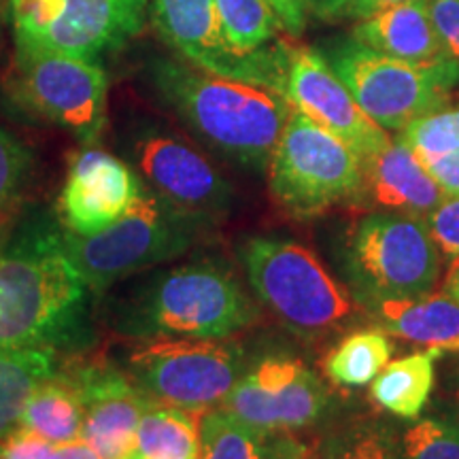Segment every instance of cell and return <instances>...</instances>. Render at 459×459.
Masks as SVG:
<instances>
[{
  "instance_id": "6da1fadb",
  "label": "cell",
  "mask_w": 459,
  "mask_h": 459,
  "mask_svg": "<svg viewBox=\"0 0 459 459\" xmlns=\"http://www.w3.org/2000/svg\"><path fill=\"white\" fill-rule=\"evenodd\" d=\"M90 287L49 223H26L0 247V349L56 351L83 338Z\"/></svg>"
},
{
  "instance_id": "7a4b0ae2",
  "label": "cell",
  "mask_w": 459,
  "mask_h": 459,
  "mask_svg": "<svg viewBox=\"0 0 459 459\" xmlns=\"http://www.w3.org/2000/svg\"><path fill=\"white\" fill-rule=\"evenodd\" d=\"M158 94L206 145L245 169H268L294 108L277 90L158 60L152 66Z\"/></svg>"
},
{
  "instance_id": "3957f363",
  "label": "cell",
  "mask_w": 459,
  "mask_h": 459,
  "mask_svg": "<svg viewBox=\"0 0 459 459\" xmlns=\"http://www.w3.org/2000/svg\"><path fill=\"white\" fill-rule=\"evenodd\" d=\"M257 319L254 300L226 266L192 262L160 274L132 296L119 317L130 336L223 341Z\"/></svg>"
},
{
  "instance_id": "277c9868",
  "label": "cell",
  "mask_w": 459,
  "mask_h": 459,
  "mask_svg": "<svg viewBox=\"0 0 459 459\" xmlns=\"http://www.w3.org/2000/svg\"><path fill=\"white\" fill-rule=\"evenodd\" d=\"M240 260L257 300L294 334L324 336L353 317L349 291L308 247L290 238L251 237Z\"/></svg>"
},
{
  "instance_id": "5b68a950",
  "label": "cell",
  "mask_w": 459,
  "mask_h": 459,
  "mask_svg": "<svg viewBox=\"0 0 459 459\" xmlns=\"http://www.w3.org/2000/svg\"><path fill=\"white\" fill-rule=\"evenodd\" d=\"M342 273L366 308L432 294L440 277L438 247L426 221L400 213H368L349 230Z\"/></svg>"
},
{
  "instance_id": "8992f818",
  "label": "cell",
  "mask_w": 459,
  "mask_h": 459,
  "mask_svg": "<svg viewBox=\"0 0 459 459\" xmlns=\"http://www.w3.org/2000/svg\"><path fill=\"white\" fill-rule=\"evenodd\" d=\"M321 54L361 111L385 132H402L415 119L445 107L459 85V66L453 60L409 65L353 37L328 43Z\"/></svg>"
},
{
  "instance_id": "52a82bcc",
  "label": "cell",
  "mask_w": 459,
  "mask_h": 459,
  "mask_svg": "<svg viewBox=\"0 0 459 459\" xmlns=\"http://www.w3.org/2000/svg\"><path fill=\"white\" fill-rule=\"evenodd\" d=\"M203 223L179 213L145 187L122 220L94 237L65 234L68 255L91 294H100L192 247Z\"/></svg>"
},
{
  "instance_id": "ba28073f",
  "label": "cell",
  "mask_w": 459,
  "mask_h": 459,
  "mask_svg": "<svg viewBox=\"0 0 459 459\" xmlns=\"http://www.w3.org/2000/svg\"><path fill=\"white\" fill-rule=\"evenodd\" d=\"M359 179L358 153L294 108L268 162L274 200L290 215L308 220L351 203Z\"/></svg>"
},
{
  "instance_id": "9c48e42d",
  "label": "cell",
  "mask_w": 459,
  "mask_h": 459,
  "mask_svg": "<svg viewBox=\"0 0 459 459\" xmlns=\"http://www.w3.org/2000/svg\"><path fill=\"white\" fill-rule=\"evenodd\" d=\"M249 366L237 342L153 336L128 355V377L149 400L209 411L220 406Z\"/></svg>"
},
{
  "instance_id": "30bf717a",
  "label": "cell",
  "mask_w": 459,
  "mask_h": 459,
  "mask_svg": "<svg viewBox=\"0 0 459 459\" xmlns=\"http://www.w3.org/2000/svg\"><path fill=\"white\" fill-rule=\"evenodd\" d=\"M149 0H9L15 48L94 57L143 30Z\"/></svg>"
},
{
  "instance_id": "8fae6325",
  "label": "cell",
  "mask_w": 459,
  "mask_h": 459,
  "mask_svg": "<svg viewBox=\"0 0 459 459\" xmlns=\"http://www.w3.org/2000/svg\"><path fill=\"white\" fill-rule=\"evenodd\" d=\"M13 91L39 117L94 143L107 122L108 79L100 60L15 48Z\"/></svg>"
},
{
  "instance_id": "7c38bea8",
  "label": "cell",
  "mask_w": 459,
  "mask_h": 459,
  "mask_svg": "<svg viewBox=\"0 0 459 459\" xmlns=\"http://www.w3.org/2000/svg\"><path fill=\"white\" fill-rule=\"evenodd\" d=\"M149 9L160 37L189 65L283 91L290 45L274 43L249 56L234 51L221 32L215 0H149Z\"/></svg>"
},
{
  "instance_id": "4fadbf2b",
  "label": "cell",
  "mask_w": 459,
  "mask_h": 459,
  "mask_svg": "<svg viewBox=\"0 0 459 459\" xmlns=\"http://www.w3.org/2000/svg\"><path fill=\"white\" fill-rule=\"evenodd\" d=\"M330 392L291 355H268L247 366L220 409L266 436L311 428L328 411Z\"/></svg>"
},
{
  "instance_id": "5bb4252c",
  "label": "cell",
  "mask_w": 459,
  "mask_h": 459,
  "mask_svg": "<svg viewBox=\"0 0 459 459\" xmlns=\"http://www.w3.org/2000/svg\"><path fill=\"white\" fill-rule=\"evenodd\" d=\"M134 160L152 192L179 213L206 226L228 213L232 187L189 143L147 130L134 143Z\"/></svg>"
},
{
  "instance_id": "9a60e30c",
  "label": "cell",
  "mask_w": 459,
  "mask_h": 459,
  "mask_svg": "<svg viewBox=\"0 0 459 459\" xmlns=\"http://www.w3.org/2000/svg\"><path fill=\"white\" fill-rule=\"evenodd\" d=\"M281 94L291 108L347 143L359 158L370 156L389 143L387 132L361 111L319 49L290 45Z\"/></svg>"
},
{
  "instance_id": "2e32d148",
  "label": "cell",
  "mask_w": 459,
  "mask_h": 459,
  "mask_svg": "<svg viewBox=\"0 0 459 459\" xmlns=\"http://www.w3.org/2000/svg\"><path fill=\"white\" fill-rule=\"evenodd\" d=\"M143 189V181L122 160L102 149H85L73 160L62 187V226L74 237H94L122 220Z\"/></svg>"
},
{
  "instance_id": "e0dca14e",
  "label": "cell",
  "mask_w": 459,
  "mask_h": 459,
  "mask_svg": "<svg viewBox=\"0 0 459 459\" xmlns=\"http://www.w3.org/2000/svg\"><path fill=\"white\" fill-rule=\"evenodd\" d=\"M83 400L82 440L102 459H128L149 400L128 372L91 364L68 372Z\"/></svg>"
},
{
  "instance_id": "ac0fdd59",
  "label": "cell",
  "mask_w": 459,
  "mask_h": 459,
  "mask_svg": "<svg viewBox=\"0 0 459 459\" xmlns=\"http://www.w3.org/2000/svg\"><path fill=\"white\" fill-rule=\"evenodd\" d=\"M446 196L411 147L398 139L361 158V179L353 200L372 213H400L426 220Z\"/></svg>"
},
{
  "instance_id": "d6986e66",
  "label": "cell",
  "mask_w": 459,
  "mask_h": 459,
  "mask_svg": "<svg viewBox=\"0 0 459 459\" xmlns=\"http://www.w3.org/2000/svg\"><path fill=\"white\" fill-rule=\"evenodd\" d=\"M351 37L378 54L409 65H436L451 60L434 26L429 0H411L378 11L359 20Z\"/></svg>"
},
{
  "instance_id": "ffe728a7",
  "label": "cell",
  "mask_w": 459,
  "mask_h": 459,
  "mask_svg": "<svg viewBox=\"0 0 459 459\" xmlns=\"http://www.w3.org/2000/svg\"><path fill=\"white\" fill-rule=\"evenodd\" d=\"M370 311H375L385 334L443 351H459V300L449 294L385 300Z\"/></svg>"
},
{
  "instance_id": "44dd1931",
  "label": "cell",
  "mask_w": 459,
  "mask_h": 459,
  "mask_svg": "<svg viewBox=\"0 0 459 459\" xmlns=\"http://www.w3.org/2000/svg\"><path fill=\"white\" fill-rule=\"evenodd\" d=\"M443 349L428 347L389 364L370 383V398L400 419H417L426 409L436 381V359Z\"/></svg>"
},
{
  "instance_id": "7402d4cb",
  "label": "cell",
  "mask_w": 459,
  "mask_h": 459,
  "mask_svg": "<svg viewBox=\"0 0 459 459\" xmlns=\"http://www.w3.org/2000/svg\"><path fill=\"white\" fill-rule=\"evenodd\" d=\"M83 400L68 375L45 378L28 395L20 428L32 429L54 445L82 438Z\"/></svg>"
},
{
  "instance_id": "603a6c76",
  "label": "cell",
  "mask_w": 459,
  "mask_h": 459,
  "mask_svg": "<svg viewBox=\"0 0 459 459\" xmlns=\"http://www.w3.org/2000/svg\"><path fill=\"white\" fill-rule=\"evenodd\" d=\"M203 412L152 402L143 412L128 459H198Z\"/></svg>"
},
{
  "instance_id": "cb8c5ba5",
  "label": "cell",
  "mask_w": 459,
  "mask_h": 459,
  "mask_svg": "<svg viewBox=\"0 0 459 459\" xmlns=\"http://www.w3.org/2000/svg\"><path fill=\"white\" fill-rule=\"evenodd\" d=\"M57 372L56 351L0 349V440L20 428L28 395L39 383Z\"/></svg>"
},
{
  "instance_id": "d4e9b609",
  "label": "cell",
  "mask_w": 459,
  "mask_h": 459,
  "mask_svg": "<svg viewBox=\"0 0 459 459\" xmlns=\"http://www.w3.org/2000/svg\"><path fill=\"white\" fill-rule=\"evenodd\" d=\"M394 344L385 332L361 330L342 338L334 351L324 361L325 377L342 387H361L375 381V377L389 364Z\"/></svg>"
},
{
  "instance_id": "484cf974",
  "label": "cell",
  "mask_w": 459,
  "mask_h": 459,
  "mask_svg": "<svg viewBox=\"0 0 459 459\" xmlns=\"http://www.w3.org/2000/svg\"><path fill=\"white\" fill-rule=\"evenodd\" d=\"M273 440L215 406L200 417L198 459H273Z\"/></svg>"
},
{
  "instance_id": "4316f807",
  "label": "cell",
  "mask_w": 459,
  "mask_h": 459,
  "mask_svg": "<svg viewBox=\"0 0 459 459\" xmlns=\"http://www.w3.org/2000/svg\"><path fill=\"white\" fill-rule=\"evenodd\" d=\"M215 9L228 45L243 56L271 48L283 30L266 0H215Z\"/></svg>"
},
{
  "instance_id": "83f0119b",
  "label": "cell",
  "mask_w": 459,
  "mask_h": 459,
  "mask_svg": "<svg viewBox=\"0 0 459 459\" xmlns=\"http://www.w3.org/2000/svg\"><path fill=\"white\" fill-rule=\"evenodd\" d=\"M398 141L415 156H440L459 149V107H440L398 132Z\"/></svg>"
},
{
  "instance_id": "f1b7e54d",
  "label": "cell",
  "mask_w": 459,
  "mask_h": 459,
  "mask_svg": "<svg viewBox=\"0 0 459 459\" xmlns=\"http://www.w3.org/2000/svg\"><path fill=\"white\" fill-rule=\"evenodd\" d=\"M400 459H459V426L421 419L402 436Z\"/></svg>"
},
{
  "instance_id": "f546056e",
  "label": "cell",
  "mask_w": 459,
  "mask_h": 459,
  "mask_svg": "<svg viewBox=\"0 0 459 459\" xmlns=\"http://www.w3.org/2000/svg\"><path fill=\"white\" fill-rule=\"evenodd\" d=\"M321 459H395V453L381 428L358 423L336 434Z\"/></svg>"
},
{
  "instance_id": "4dcf8cb0",
  "label": "cell",
  "mask_w": 459,
  "mask_h": 459,
  "mask_svg": "<svg viewBox=\"0 0 459 459\" xmlns=\"http://www.w3.org/2000/svg\"><path fill=\"white\" fill-rule=\"evenodd\" d=\"M30 175V152L15 136L0 128V217H3L24 192Z\"/></svg>"
},
{
  "instance_id": "1f68e13d",
  "label": "cell",
  "mask_w": 459,
  "mask_h": 459,
  "mask_svg": "<svg viewBox=\"0 0 459 459\" xmlns=\"http://www.w3.org/2000/svg\"><path fill=\"white\" fill-rule=\"evenodd\" d=\"M428 232L443 254L459 255V198H445L426 220Z\"/></svg>"
},
{
  "instance_id": "d6a6232c",
  "label": "cell",
  "mask_w": 459,
  "mask_h": 459,
  "mask_svg": "<svg viewBox=\"0 0 459 459\" xmlns=\"http://www.w3.org/2000/svg\"><path fill=\"white\" fill-rule=\"evenodd\" d=\"M54 443L26 428H17L3 443V459H54Z\"/></svg>"
},
{
  "instance_id": "836d02e7",
  "label": "cell",
  "mask_w": 459,
  "mask_h": 459,
  "mask_svg": "<svg viewBox=\"0 0 459 459\" xmlns=\"http://www.w3.org/2000/svg\"><path fill=\"white\" fill-rule=\"evenodd\" d=\"M429 13L446 54L459 66V0H429Z\"/></svg>"
},
{
  "instance_id": "e575fe53",
  "label": "cell",
  "mask_w": 459,
  "mask_h": 459,
  "mask_svg": "<svg viewBox=\"0 0 459 459\" xmlns=\"http://www.w3.org/2000/svg\"><path fill=\"white\" fill-rule=\"evenodd\" d=\"M446 198H459V149L440 156H417Z\"/></svg>"
},
{
  "instance_id": "d590c367",
  "label": "cell",
  "mask_w": 459,
  "mask_h": 459,
  "mask_svg": "<svg viewBox=\"0 0 459 459\" xmlns=\"http://www.w3.org/2000/svg\"><path fill=\"white\" fill-rule=\"evenodd\" d=\"M277 13L281 26L291 37H300L307 26V0H266Z\"/></svg>"
},
{
  "instance_id": "8d00e7d4",
  "label": "cell",
  "mask_w": 459,
  "mask_h": 459,
  "mask_svg": "<svg viewBox=\"0 0 459 459\" xmlns=\"http://www.w3.org/2000/svg\"><path fill=\"white\" fill-rule=\"evenodd\" d=\"M353 3L355 0H307V7L319 20H338V17L349 15Z\"/></svg>"
},
{
  "instance_id": "74e56055",
  "label": "cell",
  "mask_w": 459,
  "mask_h": 459,
  "mask_svg": "<svg viewBox=\"0 0 459 459\" xmlns=\"http://www.w3.org/2000/svg\"><path fill=\"white\" fill-rule=\"evenodd\" d=\"M402 3H411V0H355L353 7L349 9L347 17H353V20H366V17L375 15L378 11H385Z\"/></svg>"
},
{
  "instance_id": "f35d334b",
  "label": "cell",
  "mask_w": 459,
  "mask_h": 459,
  "mask_svg": "<svg viewBox=\"0 0 459 459\" xmlns=\"http://www.w3.org/2000/svg\"><path fill=\"white\" fill-rule=\"evenodd\" d=\"M273 459H311V451L291 438H274Z\"/></svg>"
},
{
  "instance_id": "ab89813d",
  "label": "cell",
  "mask_w": 459,
  "mask_h": 459,
  "mask_svg": "<svg viewBox=\"0 0 459 459\" xmlns=\"http://www.w3.org/2000/svg\"><path fill=\"white\" fill-rule=\"evenodd\" d=\"M54 459H102V457L91 449L88 443H83V440L79 438V440H73V443L57 445Z\"/></svg>"
},
{
  "instance_id": "60d3db41",
  "label": "cell",
  "mask_w": 459,
  "mask_h": 459,
  "mask_svg": "<svg viewBox=\"0 0 459 459\" xmlns=\"http://www.w3.org/2000/svg\"><path fill=\"white\" fill-rule=\"evenodd\" d=\"M445 294H449L455 298V300H459V255L453 260L449 271H446Z\"/></svg>"
},
{
  "instance_id": "b9f144b4",
  "label": "cell",
  "mask_w": 459,
  "mask_h": 459,
  "mask_svg": "<svg viewBox=\"0 0 459 459\" xmlns=\"http://www.w3.org/2000/svg\"><path fill=\"white\" fill-rule=\"evenodd\" d=\"M0 459H3V445H0Z\"/></svg>"
}]
</instances>
